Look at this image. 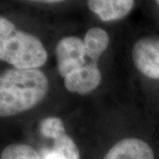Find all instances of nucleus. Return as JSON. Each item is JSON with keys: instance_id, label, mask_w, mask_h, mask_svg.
Here are the masks:
<instances>
[{"instance_id": "1", "label": "nucleus", "mask_w": 159, "mask_h": 159, "mask_svg": "<svg viewBox=\"0 0 159 159\" xmlns=\"http://www.w3.org/2000/svg\"><path fill=\"white\" fill-rule=\"evenodd\" d=\"M48 80L39 69L11 68L0 74V117L26 112L42 102Z\"/></svg>"}, {"instance_id": "2", "label": "nucleus", "mask_w": 159, "mask_h": 159, "mask_svg": "<svg viewBox=\"0 0 159 159\" xmlns=\"http://www.w3.org/2000/svg\"><path fill=\"white\" fill-rule=\"evenodd\" d=\"M56 53L57 70L69 91L87 94L100 85L102 73L98 66L99 60L89 55L82 39L64 37L57 42Z\"/></svg>"}, {"instance_id": "3", "label": "nucleus", "mask_w": 159, "mask_h": 159, "mask_svg": "<svg viewBox=\"0 0 159 159\" xmlns=\"http://www.w3.org/2000/svg\"><path fill=\"white\" fill-rule=\"evenodd\" d=\"M0 60L18 69H38L47 61V52L36 36L18 30L0 16Z\"/></svg>"}, {"instance_id": "4", "label": "nucleus", "mask_w": 159, "mask_h": 159, "mask_svg": "<svg viewBox=\"0 0 159 159\" xmlns=\"http://www.w3.org/2000/svg\"><path fill=\"white\" fill-rule=\"evenodd\" d=\"M39 129L43 137L53 141L52 148L42 149L40 153L42 159H80L79 149L72 138L66 134L61 118H44L40 122Z\"/></svg>"}, {"instance_id": "5", "label": "nucleus", "mask_w": 159, "mask_h": 159, "mask_svg": "<svg viewBox=\"0 0 159 159\" xmlns=\"http://www.w3.org/2000/svg\"><path fill=\"white\" fill-rule=\"evenodd\" d=\"M133 61L143 75L159 80V37L147 36L136 41Z\"/></svg>"}, {"instance_id": "6", "label": "nucleus", "mask_w": 159, "mask_h": 159, "mask_svg": "<svg viewBox=\"0 0 159 159\" xmlns=\"http://www.w3.org/2000/svg\"><path fill=\"white\" fill-rule=\"evenodd\" d=\"M103 159H155L153 150L143 140L127 138L117 142Z\"/></svg>"}, {"instance_id": "7", "label": "nucleus", "mask_w": 159, "mask_h": 159, "mask_svg": "<svg viewBox=\"0 0 159 159\" xmlns=\"http://www.w3.org/2000/svg\"><path fill=\"white\" fill-rule=\"evenodd\" d=\"M134 0H87L89 11L104 22H114L125 18L131 11Z\"/></svg>"}, {"instance_id": "8", "label": "nucleus", "mask_w": 159, "mask_h": 159, "mask_svg": "<svg viewBox=\"0 0 159 159\" xmlns=\"http://www.w3.org/2000/svg\"><path fill=\"white\" fill-rule=\"evenodd\" d=\"M83 41L89 55L93 59L99 60L109 45L110 37L104 29L94 27L86 32Z\"/></svg>"}, {"instance_id": "9", "label": "nucleus", "mask_w": 159, "mask_h": 159, "mask_svg": "<svg viewBox=\"0 0 159 159\" xmlns=\"http://www.w3.org/2000/svg\"><path fill=\"white\" fill-rule=\"evenodd\" d=\"M0 159H42L40 153L26 144H11L0 154Z\"/></svg>"}, {"instance_id": "10", "label": "nucleus", "mask_w": 159, "mask_h": 159, "mask_svg": "<svg viewBox=\"0 0 159 159\" xmlns=\"http://www.w3.org/2000/svg\"><path fill=\"white\" fill-rule=\"evenodd\" d=\"M29 1L41 2V3H47V4H52V3H59V2H62V1H64V0H29Z\"/></svg>"}, {"instance_id": "11", "label": "nucleus", "mask_w": 159, "mask_h": 159, "mask_svg": "<svg viewBox=\"0 0 159 159\" xmlns=\"http://www.w3.org/2000/svg\"><path fill=\"white\" fill-rule=\"evenodd\" d=\"M155 1H156V3H157L158 6H159V0H155Z\"/></svg>"}]
</instances>
